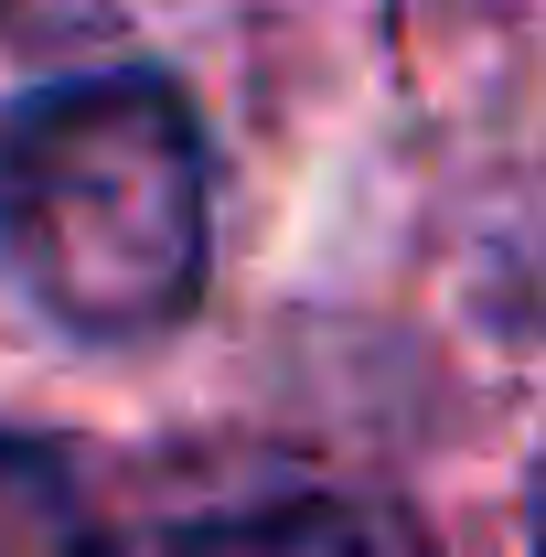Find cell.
Wrapping results in <instances>:
<instances>
[{
    "label": "cell",
    "mask_w": 546,
    "mask_h": 557,
    "mask_svg": "<svg viewBox=\"0 0 546 557\" xmlns=\"http://www.w3.org/2000/svg\"><path fill=\"white\" fill-rule=\"evenodd\" d=\"M0 258L97 344H129L204 289V129L161 75H65L0 119Z\"/></svg>",
    "instance_id": "obj_1"
},
{
    "label": "cell",
    "mask_w": 546,
    "mask_h": 557,
    "mask_svg": "<svg viewBox=\"0 0 546 557\" xmlns=\"http://www.w3.org/2000/svg\"><path fill=\"white\" fill-rule=\"evenodd\" d=\"M75 557H439V536L386 493L269 483V493H214V504H172V515L108 525Z\"/></svg>",
    "instance_id": "obj_2"
},
{
    "label": "cell",
    "mask_w": 546,
    "mask_h": 557,
    "mask_svg": "<svg viewBox=\"0 0 546 557\" xmlns=\"http://www.w3.org/2000/svg\"><path fill=\"white\" fill-rule=\"evenodd\" d=\"M129 22V0H0V54H75L108 44Z\"/></svg>",
    "instance_id": "obj_3"
},
{
    "label": "cell",
    "mask_w": 546,
    "mask_h": 557,
    "mask_svg": "<svg viewBox=\"0 0 546 557\" xmlns=\"http://www.w3.org/2000/svg\"><path fill=\"white\" fill-rule=\"evenodd\" d=\"M536 557H546V493H536Z\"/></svg>",
    "instance_id": "obj_4"
}]
</instances>
